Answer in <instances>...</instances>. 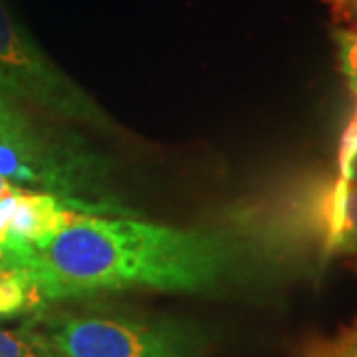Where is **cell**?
Here are the masks:
<instances>
[{
    "instance_id": "6da1fadb",
    "label": "cell",
    "mask_w": 357,
    "mask_h": 357,
    "mask_svg": "<svg viewBox=\"0 0 357 357\" xmlns=\"http://www.w3.org/2000/svg\"><path fill=\"white\" fill-rule=\"evenodd\" d=\"M0 266L22 272L48 307L126 290L213 292L241 268V246L217 230L74 213L42 243L2 248Z\"/></svg>"
},
{
    "instance_id": "7a4b0ae2",
    "label": "cell",
    "mask_w": 357,
    "mask_h": 357,
    "mask_svg": "<svg viewBox=\"0 0 357 357\" xmlns=\"http://www.w3.org/2000/svg\"><path fill=\"white\" fill-rule=\"evenodd\" d=\"M56 357H199L201 335L177 319L88 304L28 318Z\"/></svg>"
},
{
    "instance_id": "3957f363",
    "label": "cell",
    "mask_w": 357,
    "mask_h": 357,
    "mask_svg": "<svg viewBox=\"0 0 357 357\" xmlns=\"http://www.w3.org/2000/svg\"><path fill=\"white\" fill-rule=\"evenodd\" d=\"M0 86L14 100L36 105L52 117L89 126L100 131L115 128L102 105L40 50L0 0Z\"/></svg>"
},
{
    "instance_id": "277c9868",
    "label": "cell",
    "mask_w": 357,
    "mask_h": 357,
    "mask_svg": "<svg viewBox=\"0 0 357 357\" xmlns=\"http://www.w3.org/2000/svg\"><path fill=\"white\" fill-rule=\"evenodd\" d=\"M74 213L76 211L68 208L60 199L48 192L22 189L16 197L6 243L2 244V248L42 243L62 229Z\"/></svg>"
},
{
    "instance_id": "5b68a950",
    "label": "cell",
    "mask_w": 357,
    "mask_h": 357,
    "mask_svg": "<svg viewBox=\"0 0 357 357\" xmlns=\"http://www.w3.org/2000/svg\"><path fill=\"white\" fill-rule=\"evenodd\" d=\"M316 229L326 252L357 256V185L333 183L316 204Z\"/></svg>"
},
{
    "instance_id": "8992f818",
    "label": "cell",
    "mask_w": 357,
    "mask_h": 357,
    "mask_svg": "<svg viewBox=\"0 0 357 357\" xmlns=\"http://www.w3.org/2000/svg\"><path fill=\"white\" fill-rule=\"evenodd\" d=\"M46 310L38 290L22 272L0 266V324L22 316H36Z\"/></svg>"
},
{
    "instance_id": "52a82bcc",
    "label": "cell",
    "mask_w": 357,
    "mask_h": 357,
    "mask_svg": "<svg viewBox=\"0 0 357 357\" xmlns=\"http://www.w3.org/2000/svg\"><path fill=\"white\" fill-rule=\"evenodd\" d=\"M333 42L337 48L340 70H342L347 89L354 98V114H351V119L342 135V145H340V163H342L357 149V30L335 28Z\"/></svg>"
},
{
    "instance_id": "ba28073f",
    "label": "cell",
    "mask_w": 357,
    "mask_h": 357,
    "mask_svg": "<svg viewBox=\"0 0 357 357\" xmlns=\"http://www.w3.org/2000/svg\"><path fill=\"white\" fill-rule=\"evenodd\" d=\"M0 357H56L46 337L26 321L18 330H0Z\"/></svg>"
},
{
    "instance_id": "9c48e42d",
    "label": "cell",
    "mask_w": 357,
    "mask_h": 357,
    "mask_svg": "<svg viewBox=\"0 0 357 357\" xmlns=\"http://www.w3.org/2000/svg\"><path fill=\"white\" fill-rule=\"evenodd\" d=\"M318 357H357V319Z\"/></svg>"
},
{
    "instance_id": "30bf717a",
    "label": "cell",
    "mask_w": 357,
    "mask_h": 357,
    "mask_svg": "<svg viewBox=\"0 0 357 357\" xmlns=\"http://www.w3.org/2000/svg\"><path fill=\"white\" fill-rule=\"evenodd\" d=\"M330 10H332L333 18L340 24L347 26L349 30H357V0H324Z\"/></svg>"
},
{
    "instance_id": "8fae6325",
    "label": "cell",
    "mask_w": 357,
    "mask_h": 357,
    "mask_svg": "<svg viewBox=\"0 0 357 357\" xmlns=\"http://www.w3.org/2000/svg\"><path fill=\"white\" fill-rule=\"evenodd\" d=\"M340 178L349 185H357V149L340 163Z\"/></svg>"
},
{
    "instance_id": "7c38bea8",
    "label": "cell",
    "mask_w": 357,
    "mask_h": 357,
    "mask_svg": "<svg viewBox=\"0 0 357 357\" xmlns=\"http://www.w3.org/2000/svg\"><path fill=\"white\" fill-rule=\"evenodd\" d=\"M22 189L20 187H16L14 183H10L8 178H4L0 175V201L2 199H6V197H10V195H16V192H20Z\"/></svg>"
},
{
    "instance_id": "4fadbf2b",
    "label": "cell",
    "mask_w": 357,
    "mask_h": 357,
    "mask_svg": "<svg viewBox=\"0 0 357 357\" xmlns=\"http://www.w3.org/2000/svg\"><path fill=\"white\" fill-rule=\"evenodd\" d=\"M0 88H2V86H0Z\"/></svg>"
}]
</instances>
